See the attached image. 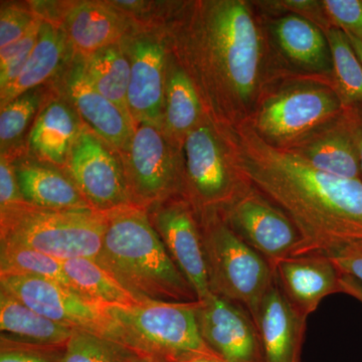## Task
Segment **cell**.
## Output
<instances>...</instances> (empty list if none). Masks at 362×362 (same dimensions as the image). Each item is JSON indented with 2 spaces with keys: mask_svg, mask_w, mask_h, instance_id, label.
<instances>
[{
  "mask_svg": "<svg viewBox=\"0 0 362 362\" xmlns=\"http://www.w3.org/2000/svg\"><path fill=\"white\" fill-rule=\"evenodd\" d=\"M13 158L7 154H1L0 158V209L11 206V204L23 202Z\"/></svg>",
  "mask_w": 362,
  "mask_h": 362,
  "instance_id": "37",
  "label": "cell"
},
{
  "mask_svg": "<svg viewBox=\"0 0 362 362\" xmlns=\"http://www.w3.org/2000/svg\"><path fill=\"white\" fill-rule=\"evenodd\" d=\"M64 170L95 211L110 213L133 206L120 154L87 126L76 140Z\"/></svg>",
  "mask_w": 362,
  "mask_h": 362,
  "instance_id": "11",
  "label": "cell"
},
{
  "mask_svg": "<svg viewBox=\"0 0 362 362\" xmlns=\"http://www.w3.org/2000/svg\"><path fill=\"white\" fill-rule=\"evenodd\" d=\"M6 274L47 279L76 292L59 259L32 247L0 242V275Z\"/></svg>",
  "mask_w": 362,
  "mask_h": 362,
  "instance_id": "31",
  "label": "cell"
},
{
  "mask_svg": "<svg viewBox=\"0 0 362 362\" xmlns=\"http://www.w3.org/2000/svg\"><path fill=\"white\" fill-rule=\"evenodd\" d=\"M182 156L185 197L199 216L223 214L252 187L238 166L230 131L207 116L185 138Z\"/></svg>",
  "mask_w": 362,
  "mask_h": 362,
  "instance_id": "6",
  "label": "cell"
},
{
  "mask_svg": "<svg viewBox=\"0 0 362 362\" xmlns=\"http://www.w3.org/2000/svg\"><path fill=\"white\" fill-rule=\"evenodd\" d=\"M62 264L76 292L90 301L103 306H131L142 303L95 259H66L62 261Z\"/></svg>",
  "mask_w": 362,
  "mask_h": 362,
  "instance_id": "28",
  "label": "cell"
},
{
  "mask_svg": "<svg viewBox=\"0 0 362 362\" xmlns=\"http://www.w3.org/2000/svg\"><path fill=\"white\" fill-rule=\"evenodd\" d=\"M341 273L351 276L362 283V251H352L331 257Z\"/></svg>",
  "mask_w": 362,
  "mask_h": 362,
  "instance_id": "38",
  "label": "cell"
},
{
  "mask_svg": "<svg viewBox=\"0 0 362 362\" xmlns=\"http://www.w3.org/2000/svg\"><path fill=\"white\" fill-rule=\"evenodd\" d=\"M0 362H59L64 349L35 346L0 338Z\"/></svg>",
  "mask_w": 362,
  "mask_h": 362,
  "instance_id": "36",
  "label": "cell"
},
{
  "mask_svg": "<svg viewBox=\"0 0 362 362\" xmlns=\"http://www.w3.org/2000/svg\"><path fill=\"white\" fill-rule=\"evenodd\" d=\"M74 58L65 30L58 23L42 21L39 39L20 76L6 89L0 90V107L28 90L52 82Z\"/></svg>",
  "mask_w": 362,
  "mask_h": 362,
  "instance_id": "23",
  "label": "cell"
},
{
  "mask_svg": "<svg viewBox=\"0 0 362 362\" xmlns=\"http://www.w3.org/2000/svg\"><path fill=\"white\" fill-rule=\"evenodd\" d=\"M221 214L233 232L272 267L296 256L303 246V238L291 218L252 185Z\"/></svg>",
  "mask_w": 362,
  "mask_h": 362,
  "instance_id": "12",
  "label": "cell"
},
{
  "mask_svg": "<svg viewBox=\"0 0 362 362\" xmlns=\"http://www.w3.org/2000/svg\"><path fill=\"white\" fill-rule=\"evenodd\" d=\"M340 288H341V293L356 298L362 303V283L361 281L342 273L341 278H340Z\"/></svg>",
  "mask_w": 362,
  "mask_h": 362,
  "instance_id": "40",
  "label": "cell"
},
{
  "mask_svg": "<svg viewBox=\"0 0 362 362\" xmlns=\"http://www.w3.org/2000/svg\"><path fill=\"white\" fill-rule=\"evenodd\" d=\"M127 349L90 331L74 328L59 362H131Z\"/></svg>",
  "mask_w": 362,
  "mask_h": 362,
  "instance_id": "32",
  "label": "cell"
},
{
  "mask_svg": "<svg viewBox=\"0 0 362 362\" xmlns=\"http://www.w3.org/2000/svg\"><path fill=\"white\" fill-rule=\"evenodd\" d=\"M52 90L26 137L25 153L64 169L85 124L70 102Z\"/></svg>",
  "mask_w": 362,
  "mask_h": 362,
  "instance_id": "19",
  "label": "cell"
},
{
  "mask_svg": "<svg viewBox=\"0 0 362 362\" xmlns=\"http://www.w3.org/2000/svg\"><path fill=\"white\" fill-rule=\"evenodd\" d=\"M52 90L49 86H40L0 107L1 154L14 157L25 152L23 141L26 140L40 109L51 96Z\"/></svg>",
  "mask_w": 362,
  "mask_h": 362,
  "instance_id": "29",
  "label": "cell"
},
{
  "mask_svg": "<svg viewBox=\"0 0 362 362\" xmlns=\"http://www.w3.org/2000/svg\"><path fill=\"white\" fill-rule=\"evenodd\" d=\"M199 218L211 292L243 305L255 318L275 279L273 267L233 232L223 214Z\"/></svg>",
  "mask_w": 362,
  "mask_h": 362,
  "instance_id": "7",
  "label": "cell"
},
{
  "mask_svg": "<svg viewBox=\"0 0 362 362\" xmlns=\"http://www.w3.org/2000/svg\"><path fill=\"white\" fill-rule=\"evenodd\" d=\"M346 35L349 37L350 44H351L352 47L356 51L357 57H358L362 63V42L361 40H357L356 37H354V35H349V33H346Z\"/></svg>",
  "mask_w": 362,
  "mask_h": 362,
  "instance_id": "42",
  "label": "cell"
},
{
  "mask_svg": "<svg viewBox=\"0 0 362 362\" xmlns=\"http://www.w3.org/2000/svg\"><path fill=\"white\" fill-rule=\"evenodd\" d=\"M322 4L333 26L362 42V0H323Z\"/></svg>",
  "mask_w": 362,
  "mask_h": 362,
  "instance_id": "35",
  "label": "cell"
},
{
  "mask_svg": "<svg viewBox=\"0 0 362 362\" xmlns=\"http://www.w3.org/2000/svg\"><path fill=\"white\" fill-rule=\"evenodd\" d=\"M346 108L334 86L302 81L261 98L247 121L266 142L287 149L333 122Z\"/></svg>",
  "mask_w": 362,
  "mask_h": 362,
  "instance_id": "8",
  "label": "cell"
},
{
  "mask_svg": "<svg viewBox=\"0 0 362 362\" xmlns=\"http://www.w3.org/2000/svg\"><path fill=\"white\" fill-rule=\"evenodd\" d=\"M40 20L30 6L2 2L0 9V49L18 42Z\"/></svg>",
  "mask_w": 362,
  "mask_h": 362,
  "instance_id": "34",
  "label": "cell"
},
{
  "mask_svg": "<svg viewBox=\"0 0 362 362\" xmlns=\"http://www.w3.org/2000/svg\"><path fill=\"white\" fill-rule=\"evenodd\" d=\"M107 213L40 209L25 202L0 209V242L21 245L59 259H96L103 246Z\"/></svg>",
  "mask_w": 362,
  "mask_h": 362,
  "instance_id": "5",
  "label": "cell"
},
{
  "mask_svg": "<svg viewBox=\"0 0 362 362\" xmlns=\"http://www.w3.org/2000/svg\"><path fill=\"white\" fill-rule=\"evenodd\" d=\"M273 269L286 297L305 319L318 308L324 298L341 293V271L326 255L310 252L288 257Z\"/></svg>",
  "mask_w": 362,
  "mask_h": 362,
  "instance_id": "18",
  "label": "cell"
},
{
  "mask_svg": "<svg viewBox=\"0 0 362 362\" xmlns=\"http://www.w3.org/2000/svg\"><path fill=\"white\" fill-rule=\"evenodd\" d=\"M0 289L54 322L106 335L108 318L105 306L59 283L35 276L6 274L0 275Z\"/></svg>",
  "mask_w": 362,
  "mask_h": 362,
  "instance_id": "14",
  "label": "cell"
},
{
  "mask_svg": "<svg viewBox=\"0 0 362 362\" xmlns=\"http://www.w3.org/2000/svg\"><path fill=\"white\" fill-rule=\"evenodd\" d=\"M332 54L334 88L346 107L362 108V63L349 37L337 26L325 30Z\"/></svg>",
  "mask_w": 362,
  "mask_h": 362,
  "instance_id": "30",
  "label": "cell"
},
{
  "mask_svg": "<svg viewBox=\"0 0 362 362\" xmlns=\"http://www.w3.org/2000/svg\"><path fill=\"white\" fill-rule=\"evenodd\" d=\"M168 362H226L214 352H189Z\"/></svg>",
  "mask_w": 362,
  "mask_h": 362,
  "instance_id": "41",
  "label": "cell"
},
{
  "mask_svg": "<svg viewBox=\"0 0 362 362\" xmlns=\"http://www.w3.org/2000/svg\"><path fill=\"white\" fill-rule=\"evenodd\" d=\"M52 88L70 102L83 123L120 156L127 149L135 124L93 87L86 77L82 57L74 54Z\"/></svg>",
  "mask_w": 362,
  "mask_h": 362,
  "instance_id": "16",
  "label": "cell"
},
{
  "mask_svg": "<svg viewBox=\"0 0 362 362\" xmlns=\"http://www.w3.org/2000/svg\"><path fill=\"white\" fill-rule=\"evenodd\" d=\"M254 320L265 362H301L300 356L307 319L295 310L276 276Z\"/></svg>",
  "mask_w": 362,
  "mask_h": 362,
  "instance_id": "20",
  "label": "cell"
},
{
  "mask_svg": "<svg viewBox=\"0 0 362 362\" xmlns=\"http://www.w3.org/2000/svg\"><path fill=\"white\" fill-rule=\"evenodd\" d=\"M351 112L352 130L356 141L357 154H358L359 168L362 180V108L349 107Z\"/></svg>",
  "mask_w": 362,
  "mask_h": 362,
  "instance_id": "39",
  "label": "cell"
},
{
  "mask_svg": "<svg viewBox=\"0 0 362 362\" xmlns=\"http://www.w3.org/2000/svg\"><path fill=\"white\" fill-rule=\"evenodd\" d=\"M206 117L201 98L192 80L170 54L162 126L164 134L182 151L187 136Z\"/></svg>",
  "mask_w": 362,
  "mask_h": 362,
  "instance_id": "26",
  "label": "cell"
},
{
  "mask_svg": "<svg viewBox=\"0 0 362 362\" xmlns=\"http://www.w3.org/2000/svg\"><path fill=\"white\" fill-rule=\"evenodd\" d=\"M83 66L93 87L133 122L128 109L131 65L123 42L83 58Z\"/></svg>",
  "mask_w": 362,
  "mask_h": 362,
  "instance_id": "27",
  "label": "cell"
},
{
  "mask_svg": "<svg viewBox=\"0 0 362 362\" xmlns=\"http://www.w3.org/2000/svg\"><path fill=\"white\" fill-rule=\"evenodd\" d=\"M287 149L323 173L361 180L349 107L333 122Z\"/></svg>",
  "mask_w": 362,
  "mask_h": 362,
  "instance_id": "21",
  "label": "cell"
},
{
  "mask_svg": "<svg viewBox=\"0 0 362 362\" xmlns=\"http://www.w3.org/2000/svg\"><path fill=\"white\" fill-rule=\"evenodd\" d=\"M42 23L40 18L23 39L0 49V90L13 83L25 68L39 39Z\"/></svg>",
  "mask_w": 362,
  "mask_h": 362,
  "instance_id": "33",
  "label": "cell"
},
{
  "mask_svg": "<svg viewBox=\"0 0 362 362\" xmlns=\"http://www.w3.org/2000/svg\"><path fill=\"white\" fill-rule=\"evenodd\" d=\"M61 26L74 54L84 59L120 44L141 28L108 1L70 2Z\"/></svg>",
  "mask_w": 362,
  "mask_h": 362,
  "instance_id": "17",
  "label": "cell"
},
{
  "mask_svg": "<svg viewBox=\"0 0 362 362\" xmlns=\"http://www.w3.org/2000/svg\"><path fill=\"white\" fill-rule=\"evenodd\" d=\"M120 156L134 206L148 209L168 199L185 197L182 151L161 128L137 124L127 149Z\"/></svg>",
  "mask_w": 362,
  "mask_h": 362,
  "instance_id": "9",
  "label": "cell"
},
{
  "mask_svg": "<svg viewBox=\"0 0 362 362\" xmlns=\"http://www.w3.org/2000/svg\"><path fill=\"white\" fill-rule=\"evenodd\" d=\"M197 307V301L105 306V337L148 361L168 362L189 352H213L199 333Z\"/></svg>",
  "mask_w": 362,
  "mask_h": 362,
  "instance_id": "4",
  "label": "cell"
},
{
  "mask_svg": "<svg viewBox=\"0 0 362 362\" xmlns=\"http://www.w3.org/2000/svg\"><path fill=\"white\" fill-rule=\"evenodd\" d=\"M130 59L128 109L135 126H163L169 52L162 28H140L123 40Z\"/></svg>",
  "mask_w": 362,
  "mask_h": 362,
  "instance_id": "10",
  "label": "cell"
},
{
  "mask_svg": "<svg viewBox=\"0 0 362 362\" xmlns=\"http://www.w3.org/2000/svg\"><path fill=\"white\" fill-rule=\"evenodd\" d=\"M73 329L45 318L13 295L0 289L1 337L35 346L64 349Z\"/></svg>",
  "mask_w": 362,
  "mask_h": 362,
  "instance_id": "25",
  "label": "cell"
},
{
  "mask_svg": "<svg viewBox=\"0 0 362 362\" xmlns=\"http://www.w3.org/2000/svg\"><path fill=\"white\" fill-rule=\"evenodd\" d=\"M13 158L18 187L26 204L58 211L94 209L64 169L37 160L25 152Z\"/></svg>",
  "mask_w": 362,
  "mask_h": 362,
  "instance_id": "22",
  "label": "cell"
},
{
  "mask_svg": "<svg viewBox=\"0 0 362 362\" xmlns=\"http://www.w3.org/2000/svg\"><path fill=\"white\" fill-rule=\"evenodd\" d=\"M228 131L243 175L301 233L298 255L319 252L331 258L362 251V180L314 168L289 149L266 142L249 121Z\"/></svg>",
  "mask_w": 362,
  "mask_h": 362,
  "instance_id": "2",
  "label": "cell"
},
{
  "mask_svg": "<svg viewBox=\"0 0 362 362\" xmlns=\"http://www.w3.org/2000/svg\"><path fill=\"white\" fill-rule=\"evenodd\" d=\"M96 261L142 303L199 301L143 207L133 204L107 213L103 246Z\"/></svg>",
  "mask_w": 362,
  "mask_h": 362,
  "instance_id": "3",
  "label": "cell"
},
{
  "mask_svg": "<svg viewBox=\"0 0 362 362\" xmlns=\"http://www.w3.org/2000/svg\"><path fill=\"white\" fill-rule=\"evenodd\" d=\"M149 220L173 263L192 286L199 301L211 294L201 221L185 197L147 209Z\"/></svg>",
  "mask_w": 362,
  "mask_h": 362,
  "instance_id": "13",
  "label": "cell"
},
{
  "mask_svg": "<svg viewBox=\"0 0 362 362\" xmlns=\"http://www.w3.org/2000/svg\"><path fill=\"white\" fill-rule=\"evenodd\" d=\"M161 28L207 118L226 130L250 120L263 97L267 61L265 37L250 2H183Z\"/></svg>",
  "mask_w": 362,
  "mask_h": 362,
  "instance_id": "1",
  "label": "cell"
},
{
  "mask_svg": "<svg viewBox=\"0 0 362 362\" xmlns=\"http://www.w3.org/2000/svg\"><path fill=\"white\" fill-rule=\"evenodd\" d=\"M131 362H164V361H148V359H143L139 358V357H133L132 361Z\"/></svg>",
  "mask_w": 362,
  "mask_h": 362,
  "instance_id": "43",
  "label": "cell"
},
{
  "mask_svg": "<svg viewBox=\"0 0 362 362\" xmlns=\"http://www.w3.org/2000/svg\"><path fill=\"white\" fill-rule=\"evenodd\" d=\"M274 39L286 59L312 74L333 75L332 54L320 26L297 14H286L272 26Z\"/></svg>",
  "mask_w": 362,
  "mask_h": 362,
  "instance_id": "24",
  "label": "cell"
},
{
  "mask_svg": "<svg viewBox=\"0 0 362 362\" xmlns=\"http://www.w3.org/2000/svg\"><path fill=\"white\" fill-rule=\"evenodd\" d=\"M204 341L226 362H265L256 322L243 305L211 293L197 301Z\"/></svg>",
  "mask_w": 362,
  "mask_h": 362,
  "instance_id": "15",
  "label": "cell"
}]
</instances>
